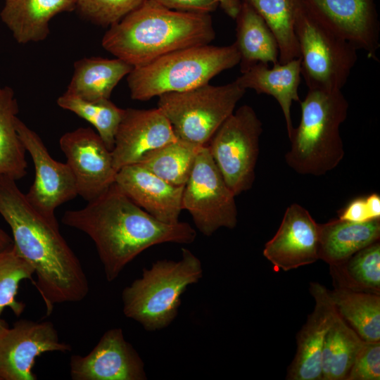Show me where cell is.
<instances>
[{
	"label": "cell",
	"instance_id": "2",
	"mask_svg": "<svg viewBox=\"0 0 380 380\" xmlns=\"http://www.w3.org/2000/svg\"><path fill=\"white\" fill-rule=\"evenodd\" d=\"M61 221L91 239L109 282L144 250L163 243H191L196 236L186 222L156 219L115 183L84 208L66 210Z\"/></svg>",
	"mask_w": 380,
	"mask_h": 380
},
{
	"label": "cell",
	"instance_id": "14",
	"mask_svg": "<svg viewBox=\"0 0 380 380\" xmlns=\"http://www.w3.org/2000/svg\"><path fill=\"white\" fill-rule=\"evenodd\" d=\"M59 146L75 177L77 194L87 202L115 183L117 170L110 151L91 127L63 134Z\"/></svg>",
	"mask_w": 380,
	"mask_h": 380
},
{
	"label": "cell",
	"instance_id": "25",
	"mask_svg": "<svg viewBox=\"0 0 380 380\" xmlns=\"http://www.w3.org/2000/svg\"><path fill=\"white\" fill-rule=\"evenodd\" d=\"M330 295L337 313L365 341H380V294L336 286Z\"/></svg>",
	"mask_w": 380,
	"mask_h": 380
},
{
	"label": "cell",
	"instance_id": "18",
	"mask_svg": "<svg viewBox=\"0 0 380 380\" xmlns=\"http://www.w3.org/2000/svg\"><path fill=\"white\" fill-rule=\"evenodd\" d=\"M313 311L297 336V348L288 369V380H322V353L328 330L338 315L330 291L318 282L310 283Z\"/></svg>",
	"mask_w": 380,
	"mask_h": 380
},
{
	"label": "cell",
	"instance_id": "10",
	"mask_svg": "<svg viewBox=\"0 0 380 380\" xmlns=\"http://www.w3.org/2000/svg\"><path fill=\"white\" fill-rule=\"evenodd\" d=\"M235 197L208 146H201L184 186L182 210L189 213L199 232L209 236L220 228L234 229L236 226L238 211Z\"/></svg>",
	"mask_w": 380,
	"mask_h": 380
},
{
	"label": "cell",
	"instance_id": "17",
	"mask_svg": "<svg viewBox=\"0 0 380 380\" xmlns=\"http://www.w3.org/2000/svg\"><path fill=\"white\" fill-rule=\"evenodd\" d=\"M177 139L159 108L125 109L111 151L113 166L118 172L124 166L138 163L148 154Z\"/></svg>",
	"mask_w": 380,
	"mask_h": 380
},
{
	"label": "cell",
	"instance_id": "26",
	"mask_svg": "<svg viewBox=\"0 0 380 380\" xmlns=\"http://www.w3.org/2000/svg\"><path fill=\"white\" fill-rule=\"evenodd\" d=\"M18 112L13 90L0 86V175L15 181L27 172L26 150L15 125Z\"/></svg>",
	"mask_w": 380,
	"mask_h": 380
},
{
	"label": "cell",
	"instance_id": "16",
	"mask_svg": "<svg viewBox=\"0 0 380 380\" xmlns=\"http://www.w3.org/2000/svg\"><path fill=\"white\" fill-rule=\"evenodd\" d=\"M319 224L298 203L289 205L262 253L274 271H289L319 260Z\"/></svg>",
	"mask_w": 380,
	"mask_h": 380
},
{
	"label": "cell",
	"instance_id": "6",
	"mask_svg": "<svg viewBox=\"0 0 380 380\" xmlns=\"http://www.w3.org/2000/svg\"><path fill=\"white\" fill-rule=\"evenodd\" d=\"M202 275L200 260L183 248L180 260H158L123 289V312L147 331L163 329L177 315L181 295Z\"/></svg>",
	"mask_w": 380,
	"mask_h": 380
},
{
	"label": "cell",
	"instance_id": "3",
	"mask_svg": "<svg viewBox=\"0 0 380 380\" xmlns=\"http://www.w3.org/2000/svg\"><path fill=\"white\" fill-rule=\"evenodd\" d=\"M215 37L210 13L175 11L145 0L104 34L103 48L133 68Z\"/></svg>",
	"mask_w": 380,
	"mask_h": 380
},
{
	"label": "cell",
	"instance_id": "5",
	"mask_svg": "<svg viewBox=\"0 0 380 380\" xmlns=\"http://www.w3.org/2000/svg\"><path fill=\"white\" fill-rule=\"evenodd\" d=\"M239 63L240 56L234 43L224 46H194L133 68L127 75V82L133 100L148 101L163 94L208 84L217 75Z\"/></svg>",
	"mask_w": 380,
	"mask_h": 380
},
{
	"label": "cell",
	"instance_id": "37",
	"mask_svg": "<svg viewBox=\"0 0 380 380\" xmlns=\"http://www.w3.org/2000/svg\"><path fill=\"white\" fill-rule=\"evenodd\" d=\"M218 5L220 6L224 13L232 18L235 19L237 16L241 6V0H215Z\"/></svg>",
	"mask_w": 380,
	"mask_h": 380
},
{
	"label": "cell",
	"instance_id": "28",
	"mask_svg": "<svg viewBox=\"0 0 380 380\" xmlns=\"http://www.w3.org/2000/svg\"><path fill=\"white\" fill-rule=\"evenodd\" d=\"M262 18L274 34L279 51V62L299 58L295 20L300 0H241Z\"/></svg>",
	"mask_w": 380,
	"mask_h": 380
},
{
	"label": "cell",
	"instance_id": "24",
	"mask_svg": "<svg viewBox=\"0 0 380 380\" xmlns=\"http://www.w3.org/2000/svg\"><path fill=\"white\" fill-rule=\"evenodd\" d=\"M236 22L234 45L240 56L241 72L259 63L279 62L277 39L262 18L248 4L242 1Z\"/></svg>",
	"mask_w": 380,
	"mask_h": 380
},
{
	"label": "cell",
	"instance_id": "1",
	"mask_svg": "<svg viewBox=\"0 0 380 380\" xmlns=\"http://www.w3.org/2000/svg\"><path fill=\"white\" fill-rule=\"evenodd\" d=\"M0 215L9 225L13 247L34 269V284L46 306L82 300L89 281L82 265L59 230L29 202L16 181L0 175Z\"/></svg>",
	"mask_w": 380,
	"mask_h": 380
},
{
	"label": "cell",
	"instance_id": "19",
	"mask_svg": "<svg viewBox=\"0 0 380 380\" xmlns=\"http://www.w3.org/2000/svg\"><path fill=\"white\" fill-rule=\"evenodd\" d=\"M115 183L137 205L160 222H179L184 186L172 184L139 164L122 167Z\"/></svg>",
	"mask_w": 380,
	"mask_h": 380
},
{
	"label": "cell",
	"instance_id": "8",
	"mask_svg": "<svg viewBox=\"0 0 380 380\" xmlns=\"http://www.w3.org/2000/svg\"><path fill=\"white\" fill-rule=\"evenodd\" d=\"M295 33L301 76L308 89L341 90L355 65L357 50L312 19L300 2Z\"/></svg>",
	"mask_w": 380,
	"mask_h": 380
},
{
	"label": "cell",
	"instance_id": "34",
	"mask_svg": "<svg viewBox=\"0 0 380 380\" xmlns=\"http://www.w3.org/2000/svg\"><path fill=\"white\" fill-rule=\"evenodd\" d=\"M380 379V341H363L346 380Z\"/></svg>",
	"mask_w": 380,
	"mask_h": 380
},
{
	"label": "cell",
	"instance_id": "35",
	"mask_svg": "<svg viewBox=\"0 0 380 380\" xmlns=\"http://www.w3.org/2000/svg\"><path fill=\"white\" fill-rule=\"evenodd\" d=\"M343 220L362 222L380 218V196L372 194L351 201L338 213Z\"/></svg>",
	"mask_w": 380,
	"mask_h": 380
},
{
	"label": "cell",
	"instance_id": "13",
	"mask_svg": "<svg viewBox=\"0 0 380 380\" xmlns=\"http://www.w3.org/2000/svg\"><path fill=\"white\" fill-rule=\"evenodd\" d=\"M71 350L70 345L60 341L52 322L19 319L0 334V379L36 380L33 367L37 357Z\"/></svg>",
	"mask_w": 380,
	"mask_h": 380
},
{
	"label": "cell",
	"instance_id": "27",
	"mask_svg": "<svg viewBox=\"0 0 380 380\" xmlns=\"http://www.w3.org/2000/svg\"><path fill=\"white\" fill-rule=\"evenodd\" d=\"M338 314L327 331L322 353V380H346L363 343Z\"/></svg>",
	"mask_w": 380,
	"mask_h": 380
},
{
	"label": "cell",
	"instance_id": "12",
	"mask_svg": "<svg viewBox=\"0 0 380 380\" xmlns=\"http://www.w3.org/2000/svg\"><path fill=\"white\" fill-rule=\"evenodd\" d=\"M15 125L34 166V179L25 196L47 220L58 222L56 209L78 196L72 172L67 163L54 160L40 137L18 117Z\"/></svg>",
	"mask_w": 380,
	"mask_h": 380
},
{
	"label": "cell",
	"instance_id": "22",
	"mask_svg": "<svg viewBox=\"0 0 380 380\" xmlns=\"http://www.w3.org/2000/svg\"><path fill=\"white\" fill-rule=\"evenodd\" d=\"M379 239L380 218L362 222L330 220L319 224V259L330 266L340 265Z\"/></svg>",
	"mask_w": 380,
	"mask_h": 380
},
{
	"label": "cell",
	"instance_id": "20",
	"mask_svg": "<svg viewBox=\"0 0 380 380\" xmlns=\"http://www.w3.org/2000/svg\"><path fill=\"white\" fill-rule=\"evenodd\" d=\"M300 79V59L297 58L284 63L278 62L270 68L269 64L257 63L242 72L236 81L246 90L251 89L257 94L270 95L277 100L289 137L294 128L291 107L293 101H300L298 94Z\"/></svg>",
	"mask_w": 380,
	"mask_h": 380
},
{
	"label": "cell",
	"instance_id": "39",
	"mask_svg": "<svg viewBox=\"0 0 380 380\" xmlns=\"http://www.w3.org/2000/svg\"><path fill=\"white\" fill-rule=\"evenodd\" d=\"M6 323L4 322V320L1 319L0 318V334L2 333V331L7 327Z\"/></svg>",
	"mask_w": 380,
	"mask_h": 380
},
{
	"label": "cell",
	"instance_id": "29",
	"mask_svg": "<svg viewBox=\"0 0 380 380\" xmlns=\"http://www.w3.org/2000/svg\"><path fill=\"white\" fill-rule=\"evenodd\" d=\"M337 286L380 294V243L354 253L344 262L330 266Z\"/></svg>",
	"mask_w": 380,
	"mask_h": 380
},
{
	"label": "cell",
	"instance_id": "38",
	"mask_svg": "<svg viewBox=\"0 0 380 380\" xmlns=\"http://www.w3.org/2000/svg\"><path fill=\"white\" fill-rule=\"evenodd\" d=\"M13 239L1 228H0V251L12 247Z\"/></svg>",
	"mask_w": 380,
	"mask_h": 380
},
{
	"label": "cell",
	"instance_id": "23",
	"mask_svg": "<svg viewBox=\"0 0 380 380\" xmlns=\"http://www.w3.org/2000/svg\"><path fill=\"white\" fill-rule=\"evenodd\" d=\"M132 68L118 58H81L74 63V72L65 92L90 101L109 99L114 88Z\"/></svg>",
	"mask_w": 380,
	"mask_h": 380
},
{
	"label": "cell",
	"instance_id": "40",
	"mask_svg": "<svg viewBox=\"0 0 380 380\" xmlns=\"http://www.w3.org/2000/svg\"><path fill=\"white\" fill-rule=\"evenodd\" d=\"M1 380V379H0Z\"/></svg>",
	"mask_w": 380,
	"mask_h": 380
},
{
	"label": "cell",
	"instance_id": "31",
	"mask_svg": "<svg viewBox=\"0 0 380 380\" xmlns=\"http://www.w3.org/2000/svg\"><path fill=\"white\" fill-rule=\"evenodd\" d=\"M57 104L92 125L107 148L112 151L125 109L118 107L110 99L90 101L65 91L58 98Z\"/></svg>",
	"mask_w": 380,
	"mask_h": 380
},
{
	"label": "cell",
	"instance_id": "11",
	"mask_svg": "<svg viewBox=\"0 0 380 380\" xmlns=\"http://www.w3.org/2000/svg\"><path fill=\"white\" fill-rule=\"evenodd\" d=\"M305 12L338 37L378 61L380 26L374 0H300Z\"/></svg>",
	"mask_w": 380,
	"mask_h": 380
},
{
	"label": "cell",
	"instance_id": "36",
	"mask_svg": "<svg viewBox=\"0 0 380 380\" xmlns=\"http://www.w3.org/2000/svg\"><path fill=\"white\" fill-rule=\"evenodd\" d=\"M167 8L187 12L206 13L214 11L218 4L215 0H151Z\"/></svg>",
	"mask_w": 380,
	"mask_h": 380
},
{
	"label": "cell",
	"instance_id": "7",
	"mask_svg": "<svg viewBox=\"0 0 380 380\" xmlns=\"http://www.w3.org/2000/svg\"><path fill=\"white\" fill-rule=\"evenodd\" d=\"M245 93L236 80L223 85L208 83L187 91L163 94L158 96V108L178 139L198 146H207Z\"/></svg>",
	"mask_w": 380,
	"mask_h": 380
},
{
	"label": "cell",
	"instance_id": "4",
	"mask_svg": "<svg viewBox=\"0 0 380 380\" xmlns=\"http://www.w3.org/2000/svg\"><path fill=\"white\" fill-rule=\"evenodd\" d=\"M300 104V120L289 137L291 148L286 163L298 174L322 176L344 157L340 126L347 118L349 103L341 90L308 89Z\"/></svg>",
	"mask_w": 380,
	"mask_h": 380
},
{
	"label": "cell",
	"instance_id": "32",
	"mask_svg": "<svg viewBox=\"0 0 380 380\" xmlns=\"http://www.w3.org/2000/svg\"><path fill=\"white\" fill-rule=\"evenodd\" d=\"M34 274L33 267L19 255L13 245L0 251V317L6 307L16 317L23 312L25 304L16 300L18 289L21 281L32 279Z\"/></svg>",
	"mask_w": 380,
	"mask_h": 380
},
{
	"label": "cell",
	"instance_id": "30",
	"mask_svg": "<svg viewBox=\"0 0 380 380\" xmlns=\"http://www.w3.org/2000/svg\"><path fill=\"white\" fill-rule=\"evenodd\" d=\"M200 147L177 138L148 154L136 164L172 184L184 186Z\"/></svg>",
	"mask_w": 380,
	"mask_h": 380
},
{
	"label": "cell",
	"instance_id": "33",
	"mask_svg": "<svg viewBox=\"0 0 380 380\" xmlns=\"http://www.w3.org/2000/svg\"><path fill=\"white\" fill-rule=\"evenodd\" d=\"M145 0H77L80 13L102 27H110L139 6Z\"/></svg>",
	"mask_w": 380,
	"mask_h": 380
},
{
	"label": "cell",
	"instance_id": "15",
	"mask_svg": "<svg viewBox=\"0 0 380 380\" xmlns=\"http://www.w3.org/2000/svg\"><path fill=\"white\" fill-rule=\"evenodd\" d=\"M72 380H144V364L120 328L106 331L86 355L70 357Z\"/></svg>",
	"mask_w": 380,
	"mask_h": 380
},
{
	"label": "cell",
	"instance_id": "21",
	"mask_svg": "<svg viewBox=\"0 0 380 380\" xmlns=\"http://www.w3.org/2000/svg\"><path fill=\"white\" fill-rule=\"evenodd\" d=\"M77 0H5L0 16L19 44L39 42L49 34L57 14L70 11Z\"/></svg>",
	"mask_w": 380,
	"mask_h": 380
},
{
	"label": "cell",
	"instance_id": "9",
	"mask_svg": "<svg viewBox=\"0 0 380 380\" xmlns=\"http://www.w3.org/2000/svg\"><path fill=\"white\" fill-rule=\"evenodd\" d=\"M262 132V125L254 109L243 105L222 124L207 145L236 196L253 186Z\"/></svg>",
	"mask_w": 380,
	"mask_h": 380
}]
</instances>
